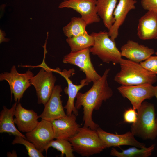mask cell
<instances>
[{"label": "cell", "instance_id": "obj_24", "mask_svg": "<svg viewBox=\"0 0 157 157\" xmlns=\"http://www.w3.org/2000/svg\"><path fill=\"white\" fill-rule=\"evenodd\" d=\"M88 25L81 17H73L70 22L63 28L65 35L67 38L75 37L87 32L86 27Z\"/></svg>", "mask_w": 157, "mask_h": 157}, {"label": "cell", "instance_id": "obj_4", "mask_svg": "<svg viewBox=\"0 0 157 157\" xmlns=\"http://www.w3.org/2000/svg\"><path fill=\"white\" fill-rule=\"evenodd\" d=\"M137 110V119L131 124L130 131L143 140L155 139L157 136V122L154 104L144 101Z\"/></svg>", "mask_w": 157, "mask_h": 157}, {"label": "cell", "instance_id": "obj_10", "mask_svg": "<svg viewBox=\"0 0 157 157\" xmlns=\"http://www.w3.org/2000/svg\"><path fill=\"white\" fill-rule=\"evenodd\" d=\"M25 136L26 139L42 152L54 138L52 123L50 122L42 119L33 130L26 133Z\"/></svg>", "mask_w": 157, "mask_h": 157}, {"label": "cell", "instance_id": "obj_21", "mask_svg": "<svg viewBox=\"0 0 157 157\" xmlns=\"http://www.w3.org/2000/svg\"><path fill=\"white\" fill-rule=\"evenodd\" d=\"M118 0H97L98 15L103 20L105 27L110 30L115 22L113 15Z\"/></svg>", "mask_w": 157, "mask_h": 157}, {"label": "cell", "instance_id": "obj_18", "mask_svg": "<svg viewBox=\"0 0 157 157\" xmlns=\"http://www.w3.org/2000/svg\"><path fill=\"white\" fill-rule=\"evenodd\" d=\"M136 0H119L113 13L115 21L109 30L108 35L115 41L119 34V29L124 22L129 12L135 8Z\"/></svg>", "mask_w": 157, "mask_h": 157}, {"label": "cell", "instance_id": "obj_8", "mask_svg": "<svg viewBox=\"0 0 157 157\" xmlns=\"http://www.w3.org/2000/svg\"><path fill=\"white\" fill-rule=\"evenodd\" d=\"M90 47L76 51H71L65 56L63 61L65 63H69L78 67L85 74V79L88 83H93L101 77L95 70L91 61Z\"/></svg>", "mask_w": 157, "mask_h": 157}, {"label": "cell", "instance_id": "obj_20", "mask_svg": "<svg viewBox=\"0 0 157 157\" xmlns=\"http://www.w3.org/2000/svg\"><path fill=\"white\" fill-rule=\"evenodd\" d=\"M17 102L13 104L11 108H8L3 106L0 113V133H7L15 136H21L26 139L25 135L22 133L15 127L13 117Z\"/></svg>", "mask_w": 157, "mask_h": 157}, {"label": "cell", "instance_id": "obj_15", "mask_svg": "<svg viewBox=\"0 0 157 157\" xmlns=\"http://www.w3.org/2000/svg\"><path fill=\"white\" fill-rule=\"evenodd\" d=\"M15 124L19 130L28 133L33 130L37 125L39 118L33 110L24 108L20 102L17 103L14 112Z\"/></svg>", "mask_w": 157, "mask_h": 157}, {"label": "cell", "instance_id": "obj_7", "mask_svg": "<svg viewBox=\"0 0 157 157\" xmlns=\"http://www.w3.org/2000/svg\"><path fill=\"white\" fill-rule=\"evenodd\" d=\"M34 74L29 69L24 73H19L16 66L13 65L10 72H4L0 74V81L6 80L9 85L11 94H13L14 100L20 102L25 91L31 85L30 80Z\"/></svg>", "mask_w": 157, "mask_h": 157}, {"label": "cell", "instance_id": "obj_17", "mask_svg": "<svg viewBox=\"0 0 157 157\" xmlns=\"http://www.w3.org/2000/svg\"><path fill=\"white\" fill-rule=\"evenodd\" d=\"M74 69H70L67 71L64 70L60 73L66 80L68 86L65 88L64 91L68 95V99L64 108L66 110V114L67 115H71L72 113L76 116L78 115V111L75 107L74 101L79 90L83 87L88 84L85 79H82L80 82V84L76 85L74 84L69 78L74 74Z\"/></svg>", "mask_w": 157, "mask_h": 157}, {"label": "cell", "instance_id": "obj_25", "mask_svg": "<svg viewBox=\"0 0 157 157\" xmlns=\"http://www.w3.org/2000/svg\"><path fill=\"white\" fill-rule=\"evenodd\" d=\"M56 139L55 140H52L47 146L45 150L46 153L49 148L52 147L61 152L60 157H63L64 154L65 155L66 157H75L73 153V150L72 145L68 140Z\"/></svg>", "mask_w": 157, "mask_h": 157}, {"label": "cell", "instance_id": "obj_6", "mask_svg": "<svg viewBox=\"0 0 157 157\" xmlns=\"http://www.w3.org/2000/svg\"><path fill=\"white\" fill-rule=\"evenodd\" d=\"M41 68L38 73L33 76L30 83L35 89L38 98V103L44 105L50 98L55 87L56 80L52 72L60 73L59 70H54L48 67L44 62L40 65Z\"/></svg>", "mask_w": 157, "mask_h": 157}, {"label": "cell", "instance_id": "obj_3", "mask_svg": "<svg viewBox=\"0 0 157 157\" xmlns=\"http://www.w3.org/2000/svg\"><path fill=\"white\" fill-rule=\"evenodd\" d=\"M73 151L83 157H89L99 154L106 148L96 130L84 126L68 140Z\"/></svg>", "mask_w": 157, "mask_h": 157}, {"label": "cell", "instance_id": "obj_1", "mask_svg": "<svg viewBox=\"0 0 157 157\" xmlns=\"http://www.w3.org/2000/svg\"><path fill=\"white\" fill-rule=\"evenodd\" d=\"M110 69H106L101 78L93 83L91 88L84 93L78 92L76 97L75 104L77 110L83 107V121L84 126L94 130L99 127L92 118L94 110H98L104 101H106L113 96L112 89L108 85L107 78Z\"/></svg>", "mask_w": 157, "mask_h": 157}, {"label": "cell", "instance_id": "obj_23", "mask_svg": "<svg viewBox=\"0 0 157 157\" xmlns=\"http://www.w3.org/2000/svg\"><path fill=\"white\" fill-rule=\"evenodd\" d=\"M66 41L70 47L71 51L82 50L92 46L94 42V37L87 32L75 37L67 38Z\"/></svg>", "mask_w": 157, "mask_h": 157}, {"label": "cell", "instance_id": "obj_9", "mask_svg": "<svg viewBox=\"0 0 157 157\" xmlns=\"http://www.w3.org/2000/svg\"><path fill=\"white\" fill-rule=\"evenodd\" d=\"M154 86L145 84L130 86L121 85L117 88L123 97L127 99L132 106L137 110L144 101L154 96Z\"/></svg>", "mask_w": 157, "mask_h": 157}, {"label": "cell", "instance_id": "obj_31", "mask_svg": "<svg viewBox=\"0 0 157 157\" xmlns=\"http://www.w3.org/2000/svg\"><path fill=\"white\" fill-rule=\"evenodd\" d=\"M8 157H17V155L16 152L13 151L12 153L8 152L7 154Z\"/></svg>", "mask_w": 157, "mask_h": 157}, {"label": "cell", "instance_id": "obj_30", "mask_svg": "<svg viewBox=\"0 0 157 157\" xmlns=\"http://www.w3.org/2000/svg\"><path fill=\"white\" fill-rule=\"evenodd\" d=\"M6 33L4 31L0 30V43L4 42H8L10 40V39L8 38H5Z\"/></svg>", "mask_w": 157, "mask_h": 157}, {"label": "cell", "instance_id": "obj_33", "mask_svg": "<svg viewBox=\"0 0 157 157\" xmlns=\"http://www.w3.org/2000/svg\"><path fill=\"white\" fill-rule=\"evenodd\" d=\"M155 54H156V56H157V51L156 52H155Z\"/></svg>", "mask_w": 157, "mask_h": 157}, {"label": "cell", "instance_id": "obj_5", "mask_svg": "<svg viewBox=\"0 0 157 157\" xmlns=\"http://www.w3.org/2000/svg\"><path fill=\"white\" fill-rule=\"evenodd\" d=\"M91 34L94 40L93 45L90 48V52L97 56L104 63H119L122 58L121 52L117 48L115 41L108 35V32L100 31Z\"/></svg>", "mask_w": 157, "mask_h": 157}, {"label": "cell", "instance_id": "obj_28", "mask_svg": "<svg viewBox=\"0 0 157 157\" xmlns=\"http://www.w3.org/2000/svg\"><path fill=\"white\" fill-rule=\"evenodd\" d=\"M132 107L125 110L123 115L124 122L133 124L136 122L138 118V113Z\"/></svg>", "mask_w": 157, "mask_h": 157}, {"label": "cell", "instance_id": "obj_27", "mask_svg": "<svg viewBox=\"0 0 157 157\" xmlns=\"http://www.w3.org/2000/svg\"><path fill=\"white\" fill-rule=\"evenodd\" d=\"M140 63L146 69L157 76V56H151L145 60Z\"/></svg>", "mask_w": 157, "mask_h": 157}, {"label": "cell", "instance_id": "obj_19", "mask_svg": "<svg viewBox=\"0 0 157 157\" xmlns=\"http://www.w3.org/2000/svg\"><path fill=\"white\" fill-rule=\"evenodd\" d=\"M137 31L141 40L157 39V13L147 11L139 19Z\"/></svg>", "mask_w": 157, "mask_h": 157}, {"label": "cell", "instance_id": "obj_12", "mask_svg": "<svg viewBox=\"0 0 157 157\" xmlns=\"http://www.w3.org/2000/svg\"><path fill=\"white\" fill-rule=\"evenodd\" d=\"M96 131L107 148L122 145H129L141 148L146 147L145 144L139 142L135 139L131 131L124 134H114L106 132L99 127Z\"/></svg>", "mask_w": 157, "mask_h": 157}, {"label": "cell", "instance_id": "obj_14", "mask_svg": "<svg viewBox=\"0 0 157 157\" xmlns=\"http://www.w3.org/2000/svg\"><path fill=\"white\" fill-rule=\"evenodd\" d=\"M76 116L72 113L51 122L56 139L68 140L78 131L80 126L76 122Z\"/></svg>", "mask_w": 157, "mask_h": 157}, {"label": "cell", "instance_id": "obj_13", "mask_svg": "<svg viewBox=\"0 0 157 157\" xmlns=\"http://www.w3.org/2000/svg\"><path fill=\"white\" fill-rule=\"evenodd\" d=\"M62 90L60 85L55 86L49 99L45 104L42 113L39 118L50 122L67 115L61 99Z\"/></svg>", "mask_w": 157, "mask_h": 157}, {"label": "cell", "instance_id": "obj_11", "mask_svg": "<svg viewBox=\"0 0 157 157\" xmlns=\"http://www.w3.org/2000/svg\"><path fill=\"white\" fill-rule=\"evenodd\" d=\"M97 0H64L59 8H69L77 11L88 25L98 22L100 18L96 8Z\"/></svg>", "mask_w": 157, "mask_h": 157}, {"label": "cell", "instance_id": "obj_2", "mask_svg": "<svg viewBox=\"0 0 157 157\" xmlns=\"http://www.w3.org/2000/svg\"><path fill=\"white\" fill-rule=\"evenodd\" d=\"M119 64L120 70L114 80L121 85H153L157 81V76L146 69L140 63L122 58Z\"/></svg>", "mask_w": 157, "mask_h": 157}, {"label": "cell", "instance_id": "obj_32", "mask_svg": "<svg viewBox=\"0 0 157 157\" xmlns=\"http://www.w3.org/2000/svg\"><path fill=\"white\" fill-rule=\"evenodd\" d=\"M154 96L157 99V85L156 86H154ZM156 120L157 122V116L156 117Z\"/></svg>", "mask_w": 157, "mask_h": 157}, {"label": "cell", "instance_id": "obj_26", "mask_svg": "<svg viewBox=\"0 0 157 157\" xmlns=\"http://www.w3.org/2000/svg\"><path fill=\"white\" fill-rule=\"evenodd\" d=\"M22 137L17 136L12 141V144H20L24 145L29 157H44L42 152L38 150L34 144Z\"/></svg>", "mask_w": 157, "mask_h": 157}, {"label": "cell", "instance_id": "obj_16", "mask_svg": "<svg viewBox=\"0 0 157 157\" xmlns=\"http://www.w3.org/2000/svg\"><path fill=\"white\" fill-rule=\"evenodd\" d=\"M122 56L132 61L140 63L154 54L155 51L147 46L129 40L120 49Z\"/></svg>", "mask_w": 157, "mask_h": 157}, {"label": "cell", "instance_id": "obj_22", "mask_svg": "<svg viewBox=\"0 0 157 157\" xmlns=\"http://www.w3.org/2000/svg\"><path fill=\"white\" fill-rule=\"evenodd\" d=\"M132 147L126 149L122 150L121 152L113 148L110 151V155L117 157H148L152 154L155 144H153L149 147L142 148Z\"/></svg>", "mask_w": 157, "mask_h": 157}, {"label": "cell", "instance_id": "obj_29", "mask_svg": "<svg viewBox=\"0 0 157 157\" xmlns=\"http://www.w3.org/2000/svg\"><path fill=\"white\" fill-rule=\"evenodd\" d=\"M142 8L148 11L157 13V0H140Z\"/></svg>", "mask_w": 157, "mask_h": 157}]
</instances>
